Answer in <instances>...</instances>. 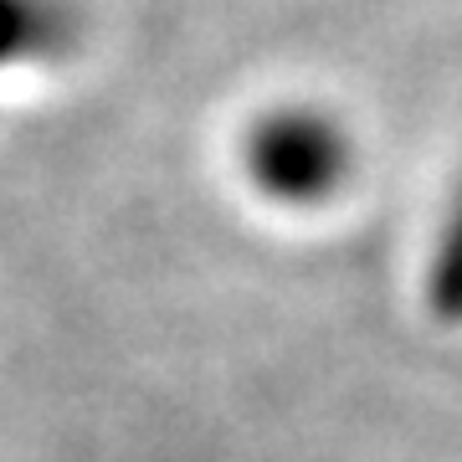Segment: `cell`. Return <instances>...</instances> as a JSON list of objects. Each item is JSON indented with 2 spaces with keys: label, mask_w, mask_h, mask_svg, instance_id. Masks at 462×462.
Masks as SVG:
<instances>
[{
  "label": "cell",
  "mask_w": 462,
  "mask_h": 462,
  "mask_svg": "<svg viewBox=\"0 0 462 462\" xmlns=\"http://www.w3.org/2000/svg\"><path fill=\"white\" fill-rule=\"evenodd\" d=\"M242 175L282 211H319L355 175V139L324 103H273L242 134Z\"/></svg>",
  "instance_id": "cell-1"
},
{
  "label": "cell",
  "mask_w": 462,
  "mask_h": 462,
  "mask_svg": "<svg viewBox=\"0 0 462 462\" xmlns=\"http://www.w3.org/2000/svg\"><path fill=\"white\" fill-rule=\"evenodd\" d=\"M427 303L442 324H462V185L447 206L427 257Z\"/></svg>",
  "instance_id": "cell-3"
},
{
  "label": "cell",
  "mask_w": 462,
  "mask_h": 462,
  "mask_svg": "<svg viewBox=\"0 0 462 462\" xmlns=\"http://www.w3.org/2000/svg\"><path fill=\"white\" fill-rule=\"evenodd\" d=\"M67 16L57 0H0V67L36 62L62 47Z\"/></svg>",
  "instance_id": "cell-2"
}]
</instances>
